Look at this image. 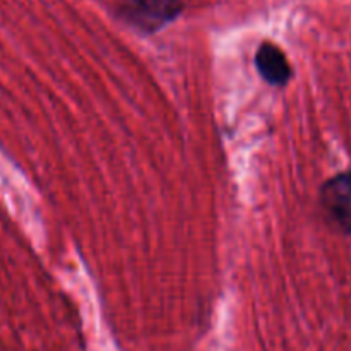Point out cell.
Masks as SVG:
<instances>
[{
  "mask_svg": "<svg viewBox=\"0 0 351 351\" xmlns=\"http://www.w3.org/2000/svg\"><path fill=\"white\" fill-rule=\"evenodd\" d=\"M257 71L267 82L274 86L287 84L291 75V67L288 58L276 45L263 43L256 57Z\"/></svg>",
  "mask_w": 351,
  "mask_h": 351,
  "instance_id": "3957f363",
  "label": "cell"
},
{
  "mask_svg": "<svg viewBox=\"0 0 351 351\" xmlns=\"http://www.w3.org/2000/svg\"><path fill=\"white\" fill-rule=\"evenodd\" d=\"M321 206L331 225L351 237V171L336 175L322 185Z\"/></svg>",
  "mask_w": 351,
  "mask_h": 351,
  "instance_id": "6da1fadb",
  "label": "cell"
},
{
  "mask_svg": "<svg viewBox=\"0 0 351 351\" xmlns=\"http://www.w3.org/2000/svg\"><path fill=\"white\" fill-rule=\"evenodd\" d=\"M125 12L136 23L146 27H156L173 19L180 10L178 0H123Z\"/></svg>",
  "mask_w": 351,
  "mask_h": 351,
  "instance_id": "7a4b0ae2",
  "label": "cell"
}]
</instances>
